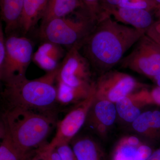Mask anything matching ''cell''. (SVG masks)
Listing matches in <instances>:
<instances>
[{
    "label": "cell",
    "instance_id": "cell-1",
    "mask_svg": "<svg viewBox=\"0 0 160 160\" xmlns=\"http://www.w3.org/2000/svg\"><path fill=\"white\" fill-rule=\"evenodd\" d=\"M145 33L106 16L98 21L81 48L91 66L102 74L120 63L127 50Z\"/></svg>",
    "mask_w": 160,
    "mask_h": 160
},
{
    "label": "cell",
    "instance_id": "cell-2",
    "mask_svg": "<svg viewBox=\"0 0 160 160\" xmlns=\"http://www.w3.org/2000/svg\"><path fill=\"white\" fill-rule=\"evenodd\" d=\"M52 113L11 108L5 112L2 122L18 148L32 153L48 144L46 139L55 121Z\"/></svg>",
    "mask_w": 160,
    "mask_h": 160
},
{
    "label": "cell",
    "instance_id": "cell-3",
    "mask_svg": "<svg viewBox=\"0 0 160 160\" xmlns=\"http://www.w3.org/2000/svg\"><path fill=\"white\" fill-rule=\"evenodd\" d=\"M58 68L35 79L25 77L4 82L2 95L7 109L17 108L52 112L58 103L55 86Z\"/></svg>",
    "mask_w": 160,
    "mask_h": 160
},
{
    "label": "cell",
    "instance_id": "cell-4",
    "mask_svg": "<svg viewBox=\"0 0 160 160\" xmlns=\"http://www.w3.org/2000/svg\"><path fill=\"white\" fill-rule=\"evenodd\" d=\"M69 16L53 19L41 26V38L61 46L82 47L98 22L82 9L75 12L73 17Z\"/></svg>",
    "mask_w": 160,
    "mask_h": 160
},
{
    "label": "cell",
    "instance_id": "cell-5",
    "mask_svg": "<svg viewBox=\"0 0 160 160\" xmlns=\"http://www.w3.org/2000/svg\"><path fill=\"white\" fill-rule=\"evenodd\" d=\"M6 55L0 77L4 82L26 77L27 68L32 60L33 46L24 36L9 35L6 38Z\"/></svg>",
    "mask_w": 160,
    "mask_h": 160
},
{
    "label": "cell",
    "instance_id": "cell-6",
    "mask_svg": "<svg viewBox=\"0 0 160 160\" xmlns=\"http://www.w3.org/2000/svg\"><path fill=\"white\" fill-rule=\"evenodd\" d=\"M120 63L124 68L153 79L160 72V45L145 33Z\"/></svg>",
    "mask_w": 160,
    "mask_h": 160
},
{
    "label": "cell",
    "instance_id": "cell-7",
    "mask_svg": "<svg viewBox=\"0 0 160 160\" xmlns=\"http://www.w3.org/2000/svg\"><path fill=\"white\" fill-rule=\"evenodd\" d=\"M81 48L78 45L70 48L59 67L57 81L76 88L91 87V64Z\"/></svg>",
    "mask_w": 160,
    "mask_h": 160
},
{
    "label": "cell",
    "instance_id": "cell-8",
    "mask_svg": "<svg viewBox=\"0 0 160 160\" xmlns=\"http://www.w3.org/2000/svg\"><path fill=\"white\" fill-rule=\"evenodd\" d=\"M95 98L94 82L89 96L76 104L71 110L58 124L57 130L50 143L44 147L46 150L55 149L60 144L71 142L86 123L88 113Z\"/></svg>",
    "mask_w": 160,
    "mask_h": 160
},
{
    "label": "cell",
    "instance_id": "cell-9",
    "mask_svg": "<svg viewBox=\"0 0 160 160\" xmlns=\"http://www.w3.org/2000/svg\"><path fill=\"white\" fill-rule=\"evenodd\" d=\"M94 85L96 98L114 103L142 86L130 75L112 69L101 74Z\"/></svg>",
    "mask_w": 160,
    "mask_h": 160
},
{
    "label": "cell",
    "instance_id": "cell-10",
    "mask_svg": "<svg viewBox=\"0 0 160 160\" xmlns=\"http://www.w3.org/2000/svg\"><path fill=\"white\" fill-rule=\"evenodd\" d=\"M117 115L115 103L95 97L86 122L97 134L103 137L114 124Z\"/></svg>",
    "mask_w": 160,
    "mask_h": 160
},
{
    "label": "cell",
    "instance_id": "cell-11",
    "mask_svg": "<svg viewBox=\"0 0 160 160\" xmlns=\"http://www.w3.org/2000/svg\"><path fill=\"white\" fill-rule=\"evenodd\" d=\"M153 151L137 137L128 136L121 139L117 144L112 160H147Z\"/></svg>",
    "mask_w": 160,
    "mask_h": 160
},
{
    "label": "cell",
    "instance_id": "cell-12",
    "mask_svg": "<svg viewBox=\"0 0 160 160\" xmlns=\"http://www.w3.org/2000/svg\"><path fill=\"white\" fill-rule=\"evenodd\" d=\"M109 15L119 22L146 32L155 22L151 12L143 9L119 6Z\"/></svg>",
    "mask_w": 160,
    "mask_h": 160
},
{
    "label": "cell",
    "instance_id": "cell-13",
    "mask_svg": "<svg viewBox=\"0 0 160 160\" xmlns=\"http://www.w3.org/2000/svg\"><path fill=\"white\" fill-rule=\"evenodd\" d=\"M49 0H24L19 29L26 35L42 20Z\"/></svg>",
    "mask_w": 160,
    "mask_h": 160
},
{
    "label": "cell",
    "instance_id": "cell-14",
    "mask_svg": "<svg viewBox=\"0 0 160 160\" xmlns=\"http://www.w3.org/2000/svg\"><path fill=\"white\" fill-rule=\"evenodd\" d=\"M71 143L77 160H106L102 147L93 138L89 136L75 138Z\"/></svg>",
    "mask_w": 160,
    "mask_h": 160
},
{
    "label": "cell",
    "instance_id": "cell-15",
    "mask_svg": "<svg viewBox=\"0 0 160 160\" xmlns=\"http://www.w3.org/2000/svg\"><path fill=\"white\" fill-rule=\"evenodd\" d=\"M135 131L151 139L160 138V111L149 110L142 112L132 123Z\"/></svg>",
    "mask_w": 160,
    "mask_h": 160
},
{
    "label": "cell",
    "instance_id": "cell-16",
    "mask_svg": "<svg viewBox=\"0 0 160 160\" xmlns=\"http://www.w3.org/2000/svg\"><path fill=\"white\" fill-rule=\"evenodd\" d=\"M24 0H0L1 18L5 24V33L9 35L19 29Z\"/></svg>",
    "mask_w": 160,
    "mask_h": 160
},
{
    "label": "cell",
    "instance_id": "cell-17",
    "mask_svg": "<svg viewBox=\"0 0 160 160\" xmlns=\"http://www.w3.org/2000/svg\"><path fill=\"white\" fill-rule=\"evenodd\" d=\"M83 9L81 0H49L41 26L53 19L65 17Z\"/></svg>",
    "mask_w": 160,
    "mask_h": 160
},
{
    "label": "cell",
    "instance_id": "cell-18",
    "mask_svg": "<svg viewBox=\"0 0 160 160\" xmlns=\"http://www.w3.org/2000/svg\"><path fill=\"white\" fill-rule=\"evenodd\" d=\"M1 139L0 160H29L36 153H27L19 149L2 124L1 125Z\"/></svg>",
    "mask_w": 160,
    "mask_h": 160
},
{
    "label": "cell",
    "instance_id": "cell-19",
    "mask_svg": "<svg viewBox=\"0 0 160 160\" xmlns=\"http://www.w3.org/2000/svg\"><path fill=\"white\" fill-rule=\"evenodd\" d=\"M92 84L93 83L91 87L88 88H76L57 81L58 102L64 105L78 104L89 96L92 89Z\"/></svg>",
    "mask_w": 160,
    "mask_h": 160
},
{
    "label": "cell",
    "instance_id": "cell-20",
    "mask_svg": "<svg viewBox=\"0 0 160 160\" xmlns=\"http://www.w3.org/2000/svg\"><path fill=\"white\" fill-rule=\"evenodd\" d=\"M115 104L118 115L126 122L132 124L142 112L139 106L129 95L122 98Z\"/></svg>",
    "mask_w": 160,
    "mask_h": 160
},
{
    "label": "cell",
    "instance_id": "cell-21",
    "mask_svg": "<svg viewBox=\"0 0 160 160\" xmlns=\"http://www.w3.org/2000/svg\"><path fill=\"white\" fill-rule=\"evenodd\" d=\"M129 97L139 107L146 105H155L160 106V87L156 86L151 90L141 89L138 92H132Z\"/></svg>",
    "mask_w": 160,
    "mask_h": 160
},
{
    "label": "cell",
    "instance_id": "cell-22",
    "mask_svg": "<svg viewBox=\"0 0 160 160\" xmlns=\"http://www.w3.org/2000/svg\"><path fill=\"white\" fill-rule=\"evenodd\" d=\"M37 51L58 62L64 56V50L62 46L47 41H44Z\"/></svg>",
    "mask_w": 160,
    "mask_h": 160
},
{
    "label": "cell",
    "instance_id": "cell-23",
    "mask_svg": "<svg viewBox=\"0 0 160 160\" xmlns=\"http://www.w3.org/2000/svg\"><path fill=\"white\" fill-rule=\"evenodd\" d=\"M119 6L145 9L150 12L155 10L158 7L154 2H148L145 0H122Z\"/></svg>",
    "mask_w": 160,
    "mask_h": 160
},
{
    "label": "cell",
    "instance_id": "cell-24",
    "mask_svg": "<svg viewBox=\"0 0 160 160\" xmlns=\"http://www.w3.org/2000/svg\"><path fill=\"white\" fill-rule=\"evenodd\" d=\"M83 6L84 11L95 21L98 22L100 13L101 0H81Z\"/></svg>",
    "mask_w": 160,
    "mask_h": 160
},
{
    "label": "cell",
    "instance_id": "cell-25",
    "mask_svg": "<svg viewBox=\"0 0 160 160\" xmlns=\"http://www.w3.org/2000/svg\"><path fill=\"white\" fill-rule=\"evenodd\" d=\"M122 1V0H101L100 4L101 13L99 20L105 17L109 16L110 12L118 7Z\"/></svg>",
    "mask_w": 160,
    "mask_h": 160
},
{
    "label": "cell",
    "instance_id": "cell-26",
    "mask_svg": "<svg viewBox=\"0 0 160 160\" xmlns=\"http://www.w3.org/2000/svg\"><path fill=\"white\" fill-rule=\"evenodd\" d=\"M61 160H77L72 148L68 143L60 144L56 147Z\"/></svg>",
    "mask_w": 160,
    "mask_h": 160
},
{
    "label": "cell",
    "instance_id": "cell-27",
    "mask_svg": "<svg viewBox=\"0 0 160 160\" xmlns=\"http://www.w3.org/2000/svg\"><path fill=\"white\" fill-rule=\"evenodd\" d=\"M6 55V38L3 26L0 24V70L2 69Z\"/></svg>",
    "mask_w": 160,
    "mask_h": 160
},
{
    "label": "cell",
    "instance_id": "cell-28",
    "mask_svg": "<svg viewBox=\"0 0 160 160\" xmlns=\"http://www.w3.org/2000/svg\"><path fill=\"white\" fill-rule=\"evenodd\" d=\"M146 34L160 45V18L155 21Z\"/></svg>",
    "mask_w": 160,
    "mask_h": 160
},
{
    "label": "cell",
    "instance_id": "cell-29",
    "mask_svg": "<svg viewBox=\"0 0 160 160\" xmlns=\"http://www.w3.org/2000/svg\"><path fill=\"white\" fill-rule=\"evenodd\" d=\"M44 146L42 149L45 155L46 160H61L56 149H54L51 150H46L44 148Z\"/></svg>",
    "mask_w": 160,
    "mask_h": 160
},
{
    "label": "cell",
    "instance_id": "cell-30",
    "mask_svg": "<svg viewBox=\"0 0 160 160\" xmlns=\"http://www.w3.org/2000/svg\"><path fill=\"white\" fill-rule=\"evenodd\" d=\"M29 160H46L45 155L42 149H38L36 154Z\"/></svg>",
    "mask_w": 160,
    "mask_h": 160
},
{
    "label": "cell",
    "instance_id": "cell-31",
    "mask_svg": "<svg viewBox=\"0 0 160 160\" xmlns=\"http://www.w3.org/2000/svg\"><path fill=\"white\" fill-rule=\"evenodd\" d=\"M147 160H160V146L152 151Z\"/></svg>",
    "mask_w": 160,
    "mask_h": 160
},
{
    "label": "cell",
    "instance_id": "cell-32",
    "mask_svg": "<svg viewBox=\"0 0 160 160\" xmlns=\"http://www.w3.org/2000/svg\"><path fill=\"white\" fill-rule=\"evenodd\" d=\"M156 84L157 86L160 87V72L152 79Z\"/></svg>",
    "mask_w": 160,
    "mask_h": 160
},
{
    "label": "cell",
    "instance_id": "cell-33",
    "mask_svg": "<svg viewBox=\"0 0 160 160\" xmlns=\"http://www.w3.org/2000/svg\"><path fill=\"white\" fill-rule=\"evenodd\" d=\"M155 11L156 16L158 18H160V6H158Z\"/></svg>",
    "mask_w": 160,
    "mask_h": 160
},
{
    "label": "cell",
    "instance_id": "cell-34",
    "mask_svg": "<svg viewBox=\"0 0 160 160\" xmlns=\"http://www.w3.org/2000/svg\"><path fill=\"white\" fill-rule=\"evenodd\" d=\"M153 1H154L155 3L157 5L158 7L160 6V0H153Z\"/></svg>",
    "mask_w": 160,
    "mask_h": 160
}]
</instances>
